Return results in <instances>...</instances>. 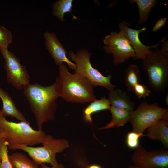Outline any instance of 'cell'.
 Listing matches in <instances>:
<instances>
[{
	"instance_id": "8fae6325",
	"label": "cell",
	"mask_w": 168,
	"mask_h": 168,
	"mask_svg": "<svg viewBox=\"0 0 168 168\" xmlns=\"http://www.w3.org/2000/svg\"><path fill=\"white\" fill-rule=\"evenodd\" d=\"M128 24L122 21L119 24L120 31L125 36L133 47L135 52L136 59L142 60L148 53L151 48L157 49L159 44L166 37V36L157 44L152 46H146L140 41L139 35L140 33L145 31L146 27L139 29L130 28Z\"/></svg>"
},
{
	"instance_id": "d4e9b609",
	"label": "cell",
	"mask_w": 168,
	"mask_h": 168,
	"mask_svg": "<svg viewBox=\"0 0 168 168\" xmlns=\"http://www.w3.org/2000/svg\"><path fill=\"white\" fill-rule=\"evenodd\" d=\"M133 91L139 99L149 96L151 93V90L147 86L141 83L138 84L134 86Z\"/></svg>"
},
{
	"instance_id": "4316f807",
	"label": "cell",
	"mask_w": 168,
	"mask_h": 168,
	"mask_svg": "<svg viewBox=\"0 0 168 168\" xmlns=\"http://www.w3.org/2000/svg\"><path fill=\"white\" fill-rule=\"evenodd\" d=\"M161 49L160 51L163 53L168 54V41L165 40L161 42Z\"/></svg>"
},
{
	"instance_id": "f1b7e54d",
	"label": "cell",
	"mask_w": 168,
	"mask_h": 168,
	"mask_svg": "<svg viewBox=\"0 0 168 168\" xmlns=\"http://www.w3.org/2000/svg\"><path fill=\"white\" fill-rule=\"evenodd\" d=\"M86 168H102V167L98 165L93 164L89 165Z\"/></svg>"
},
{
	"instance_id": "2e32d148",
	"label": "cell",
	"mask_w": 168,
	"mask_h": 168,
	"mask_svg": "<svg viewBox=\"0 0 168 168\" xmlns=\"http://www.w3.org/2000/svg\"><path fill=\"white\" fill-rule=\"evenodd\" d=\"M109 110L111 114V121L99 129H108L113 127L124 126L129 121L131 112L111 106Z\"/></svg>"
},
{
	"instance_id": "1f68e13d",
	"label": "cell",
	"mask_w": 168,
	"mask_h": 168,
	"mask_svg": "<svg viewBox=\"0 0 168 168\" xmlns=\"http://www.w3.org/2000/svg\"><path fill=\"white\" fill-rule=\"evenodd\" d=\"M128 168H139L135 166L134 165H131L128 166Z\"/></svg>"
},
{
	"instance_id": "83f0119b",
	"label": "cell",
	"mask_w": 168,
	"mask_h": 168,
	"mask_svg": "<svg viewBox=\"0 0 168 168\" xmlns=\"http://www.w3.org/2000/svg\"><path fill=\"white\" fill-rule=\"evenodd\" d=\"M40 168H65V167L62 164L60 163H58L56 166H52L51 167H49L44 164H42L41 165Z\"/></svg>"
},
{
	"instance_id": "7402d4cb",
	"label": "cell",
	"mask_w": 168,
	"mask_h": 168,
	"mask_svg": "<svg viewBox=\"0 0 168 168\" xmlns=\"http://www.w3.org/2000/svg\"><path fill=\"white\" fill-rule=\"evenodd\" d=\"M0 168H13L9 159L8 145L4 138L0 139Z\"/></svg>"
},
{
	"instance_id": "ac0fdd59",
	"label": "cell",
	"mask_w": 168,
	"mask_h": 168,
	"mask_svg": "<svg viewBox=\"0 0 168 168\" xmlns=\"http://www.w3.org/2000/svg\"><path fill=\"white\" fill-rule=\"evenodd\" d=\"M131 3H135L139 11L138 23L140 25L145 23L148 20L152 8L157 3L156 0H132L129 1Z\"/></svg>"
},
{
	"instance_id": "f546056e",
	"label": "cell",
	"mask_w": 168,
	"mask_h": 168,
	"mask_svg": "<svg viewBox=\"0 0 168 168\" xmlns=\"http://www.w3.org/2000/svg\"><path fill=\"white\" fill-rule=\"evenodd\" d=\"M2 138H3V133L2 130L0 127V139Z\"/></svg>"
},
{
	"instance_id": "44dd1931",
	"label": "cell",
	"mask_w": 168,
	"mask_h": 168,
	"mask_svg": "<svg viewBox=\"0 0 168 168\" xmlns=\"http://www.w3.org/2000/svg\"><path fill=\"white\" fill-rule=\"evenodd\" d=\"M73 0H59L55 1L52 5V15L61 22L65 21L64 15L71 12L72 7Z\"/></svg>"
},
{
	"instance_id": "30bf717a",
	"label": "cell",
	"mask_w": 168,
	"mask_h": 168,
	"mask_svg": "<svg viewBox=\"0 0 168 168\" xmlns=\"http://www.w3.org/2000/svg\"><path fill=\"white\" fill-rule=\"evenodd\" d=\"M131 156L134 165L139 168H168L167 150L147 151L139 145Z\"/></svg>"
},
{
	"instance_id": "ffe728a7",
	"label": "cell",
	"mask_w": 168,
	"mask_h": 168,
	"mask_svg": "<svg viewBox=\"0 0 168 168\" xmlns=\"http://www.w3.org/2000/svg\"><path fill=\"white\" fill-rule=\"evenodd\" d=\"M9 159L13 168H39L34 161L21 153L16 152L9 155Z\"/></svg>"
},
{
	"instance_id": "d6986e66",
	"label": "cell",
	"mask_w": 168,
	"mask_h": 168,
	"mask_svg": "<svg viewBox=\"0 0 168 168\" xmlns=\"http://www.w3.org/2000/svg\"><path fill=\"white\" fill-rule=\"evenodd\" d=\"M140 73L138 66L135 64H130L125 70L124 82L127 90L130 92L133 91L134 86L140 83Z\"/></svg>"
},
{
	"instance_id": "9a60e30c",
	"label": "cell",
	"mask_w": 168,
	"mask_h": 168,
	"mask_svg": "<svg viewBox=\"0 0 168 168\" xmlns=\"http://www.w3.org/2000/svg\"><path fill=\"white\" fill-rule=\"evenodd\" d=\"M0 98L3 105L1 110L6 117L11 116L15 118L20 121L29 122L22 113L17 108L11 97L0 87Z\"/></svg>"
},
{
	"instance_id": "cb8c5ba5",
	"label": "cell",
	"mask_w": 168,
	"mask_h": 168,
	"mask_svg": "<svg viewBox=\"0 0 168 168\" xmlns=\"http://www.w3.org/2000/svg\"><path fill=\"white\" fill-rule=\"evenodd\" d=\"M146 136L143 133H137L134 131L129 132L126 138V143L127 146L130 149H136L139 144V139Z\"/></svg>"
},
{
	"instance_id": "5b68a950",
	"label": "cell",
	"mask_w": 168,
	"mask_h": 168,
	"mask_svg": "<svg viewBox=\"0 0 168 168\" xmlns=\"http://www.w3.org/2000/svg\"><path fill=\"white\" fill-rule=\"evenodd\" d=\"M41 143L43 146L40 147L16 145L9 148L25 152L38 165L48 163L55 166L58 163L56 154L62 152L69 146V142L66 139L55 138L50 135H46Z\"/></svg>"
},
{
	"instance_id": "7a4b0ae2",
	"label": "cell",
	"mask_w": 168,
	"mask_h": 168,
	"mask_svg": "<svg viewBox=\"0 0 168 168\" xmlns=\"http://www.w3.org/2000/svg\"><path fill=\"white\" fill-rule=\"evenodd\" d=\"M59 76L57 77L59 86V97L67 102L84 104L97 99L93 87L81 76L69 72L63 63L59 66Z\"/></svg>"
},
{
	"instance_id": "3957f363",
	"label": "cell",
	"mask_w": 168,
	"mask_h": 168,
	"mask_svg": "<svg viewBox=\"0 0 168 168\" xmlns=\"http://www.w3.org/2000/svg\"><path fill=\"white\" fill-rule=\"evenodd\" d=\"M0 110V127L8 147L16 145L33 146L41 143L46 135L42 130H35L29 122L16 123L7 120Z\"/></svg>"
},
{
	"instance_id": "603a6c76",
	"label": "cell",
	"mask_w": 168,
	"mask_h": 168,
	"mask_svg": "<svg viewBox=\"0 0 168 168\" xmlns=\"http://www.w3.org/2000/svg\"><path fill=\"white\" fill-rule=\"evenodd\" d=\"M12 42L11 32L3 26H0V49H7Z\"/></svg>"
},
{
	"instance_id": "4dcf8cb0",
	"label": "cell",
	"mask_w": 168,
	"mask_h": 168,
	"mask_svg": "<svg viewBox=\"0 0 168 168\" xmlns=\"http://www.w3.org/2000/svg\"><path fill=\"white\" fill-rule=\"evenodd\" d=\"M165 103L166 105H168V94L166 95L165 98Z\"/></svg>"
},
{
	"instance_id": "5bb4252c",
	"label": "cell",
	"mask_w": 168,
	"mask_h": 168,
	"mask_svg": "<svg viewBox=\"0 0 168 168\" xmlns=\"http://www.w3.org/2000/svg\"><path fill=\"white\" fill-rule=\"evenodd\" d=\"M108 95V99L111 106L130 112L134 110L135 103L126 92L120 89H114L110 91Z\"/></svg>"
},
{
	"instance_id": "8992f818",
	"label": "cell",
	"mask_w": 168,
	"mask_h": 168,
	"mask_svg": "<svg viewBox=\"0 0 168 168\" xmlns=\"http://www.w3.org/2000/svg\"><path fill=\"white\" fill-rule=\"evenodd\" d=\"M70 58L75 62L76 69L74 73L79 74L87 80L93 87L100 86L110 91L116 87L111 82L112 76H104L97 69L94 68L91 63V53L86 49L77 50L74 53L69 52Z\"/></svg>"
},
{
	"instance_id": "d6a6232c",
	"label": "cell",
	"mask_w": 168,
	"mask_h": 168,
	"mask_svg": "<svg viewBox=\"0 0 168 168\" xmlns=\"http://www.w3.org/2000/svg\"><path fill=\"white\" fill-rule=\"evenodd\" d=\"M1 162V159H0V163Z\"/></svg>"
},
{
	"instance_id": "e0dca14e",
	"label": "cell",
	"mask_w": 168,
	"mask_h": 168,
	"mask_svg": "<svg viewBox=\"0 0 168 168\" xmlns=\"http://www.w3.org/2000/svg\"><path fill=\"white\" fill-rule=\"evenodd\" d=\"M111 104L108 98L105 96L100 99H96L91 102L83 111L84 119L87 122L91 123V115L93 114L103 110H109Z\"/></svg>"
},
{
	"instance_id": "ba28073f",
	"label": "cell",
	"mask_w": 168,
	"mask_h": 168,
	"mask_svg": "<svg viewBox=\"0 0 168 168\" xmlns=\"http://www.w3.org/2000/svg\"><path fill=\"white\" fill-rule=\"evenodd\" d=\"M105 52L112 54L113 63L115 65L121 64L130 58L136 60L135 51L127 38L120 31H113L105 37L103 40Z\"/></svg>"
},
{
	"instance_id": "484cf974",
	"label": "cell",
	"mask_w": 168,
	"mask_h": 168,
	"mask_svg": "<svg viewBox=\"0 0 168 168\" xmlns=\"http://www.w3.org/2000/svg\"><path fill=\"white\" fill-rule=\"evenodd\" d=\"M167 19L166 17L159 19L155 23L152 28V31L153 32L158 31L165 24Z\"/></svg>"
},
{
	"instance_id": "6da1fadb",
	"label": "cell",
	"mask_w": 168,
	"mask_h": 168,
	"mask_svg": "<svg viewBox=\"0 0 168 168\" xmlns=\"http://www.w3.org/2000/svg\"><path fill=\"white\" fill-rule=\"evenodd\" d=\"M23 94L34 114L38 130L43 124L54 119L57 108L56 100L59 97L58 81L49 86L37 83H29L23 89Z\"/></svg>"
},
{
	"instance_id": "9c48e42d",
	"label": "cell",
	"mask_w": 168,
	"mask_h": 168,
	"mask_svg": "<svg viewBox=\"0 0 168 168\" xmlns=\"http://www.w3.org/2000/svg\"><path fill=\"white\" fill-rule=\"evenodd\" d=\"M4 59V68L7 82L16 89L21 90L30 83V77L26 67L13 53L7 49H0Z\"/></svg>"
},
{
	"instance_id": "4fadbf2b",
	"label": "cell",
	"mask_w": 168,
	"mask_h": 168,
	"mask_svg": "<svg viewBox=\"0 0 168 168\" xmlns=\"http://www.w3.org/2000/svg\"><path fill=\"white\" fill-rule=\"evenodd\" d=\"M146 136L151 140L160 141L168 148V120L161 119L147 129Z\"/></svg>"
},
{
	"instance_id": "277c9868",
	"label": "cell",
	"mask_w": 168,
	"mask_h": 168,
	"mask_svg": "<svg viewBox=\"0 0 168 168\" xmlns=\"http://www.w3.org/2000/svg\"><path fill=\"white\" fill-rule=\"evenodd\" d=\"M142 60L150 87L157 92L165 91L168 85V54L158 48L150 49Z\"/></svg>"
},
{
	"instance_id": "7c38bea8",
	"label": "cell",
	"mask_w": 168,
	"mask_h": 168,
	"mask_svg": "<svg viewBox=\"0 0 168 168\" xmlns=\"http://www.w3.org/2000/svg\"><path fill=\"white\" fill-rule=\"evenodd\" d=\"M44 36L45 40L46 48L56 64L59 66L63 63H65L70 69L75 70V64L67 58V52L55 34L46 31L44 33Z\"/></svg>"
},
{
	"instance_id": "52a82bcc",
	"label": "cell",
	"mask_w": 168,
	"mask_h": 168,
	"mask_svg": "<svg viewBox=\"0 0 168 168\" xmlns=\"http://www.w3.org/2000/svg\"><path fill=\"white\" fill-rule=\"evenodd\" d=\"M167 108L160 107L157 103L142 102L130 113L129 121L133 131L143 133L148 128L161 119Z\"/></svg>"
}]
</instances>
